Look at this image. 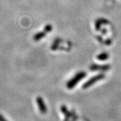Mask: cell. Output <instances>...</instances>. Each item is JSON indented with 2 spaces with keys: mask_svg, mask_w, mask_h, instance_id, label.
<instances>
[{
  "mask_svg": "<svg viewBox=\"0 0 121 121\" xmlns=\"http://www.w3.org/2000/svg\"><path fill=\"white\" fill-rule=\"evenodd\" d=\"M109 54L106 52H103V53H100L96 56V59L99 60H105L109 58Z\"/></svg>",
  "mask_w": 121,
  "mask_h": 121,
  "instance_id": "8992f818",
  "label": "cell"
},
{
  "mask_svg": "<svg viewBox=\"0 0 121 121\" xmlns=\"http://www.w3.org/2000/svg\"><path fill=\"white\" fill-rule=\"evenodd\" d=\"M104 77H105V75L104 73H99V74H98V75H95V76L92 77L91 78H90L88 81H86L83 85V86H82L83 89H86L88 88H89L90 86L95 84L96 82L99 81V80L104 78Z\"/></svg>",
  "mask_w": 121,
  "mask_h": 121,
  "instance_id": "7a4b0ae2",
  "label": "cell"
},
{
  "mask_svg": "<svg viewBox=\"0 0 121 121\" xmlns=\"http://www.w3.org/2000/svg\"><path fill=\"white\" fill-rule=\"evenodd\" d=\"M46 33L45 31L38 32L34 36V40L35 41H39L46 36Z\"/></svg>",
  "mask_w": 121,
  "mask_h": 121,
  "instance_id": "5b68a950",
  "label": "cell"
},
{
  "mask_svg": "<svg viewBox=\"0 0 121 121\" xmlns=\"http://www.w3.org/2000/svg\"><path fill=\"white\" fill-rule=\"evenodd\" d=\"M37 103L38 109L42 114H46L47 112V108L44 101L40 96H38L37 98Z\"/></svg>",
  "mask_w": 121,
  "mask_h": 121,
  "instance_id": "3957f363",
  "label": "cell"
},
{
  "mask_svg": "<svg viewBox=\"0 0 121 121\" xmlns=\"http://www.w3.org/2000/svg\"><path fill=\"white\" fill-rule=\"evenodd\" d=\"M110 69L109 65H97L93 64L90 66V69L91 70H101V71H107Z\"/></svg>",
  "mask_w": 121,
  "mask_h": 121,
  "instance_id": "277c9868",
  "label": "cell"
},
{
  "mask_svg": "<svg viewBox=\"0 0 121 121\" xmlns=\"http://www.w3.org/2000/svg\"><path fill=\"white\" fill-rule=\"evenodd\" d=\"M85 76H86V73H85V72L81 71V72L77 73L75 76L72 77L69 81L67 82V84H66V86H67L68 89H72Z\"/></svg>",
  "mask_w": 121,
  "mask_h": 121,
  "instance_id": "6da1fadb",
  "label": "cell"
},
{
  "mask_svg": "<svg viewBox=\"0 0 121 121\" xmlns=\"http://www.w3.org/2000/svg\"><path fill=\"white\" fill-rule=\"evenodd\" d=\"M0 121H8L2 115L0 114Z\"/></svg>",
  "mask_w": 121,
  "mask_h": 121,
  "instance_id": "ba28073f",
  "label": "cell"
},
{
  "mask_svg": "<svg viewBox=\"0 0 121 121\" xmlns=\"http://www.w3.org/2000/svg\"><path fill=\"white\" fill-rule=\"evenodd\" d=\"M53 29V27L50 24H48V25H46V26L44 28V31H45L46 33H48V32H50Z\"/></svg>",
  "mask_w": 121,
  "mask_h": 121,
  "instance_id": "52a82bcc",
  "label": "cell"
}]
</instances>
